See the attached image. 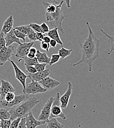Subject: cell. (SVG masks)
<instances>
[{"label": "cell", "instance_id": "ee69618b", "mask_svg": "<svg viewBox=\"0 0 114 128\" xmlns=\"http://www.w3.org/2000/svg\"><path fill=\"white\" fill-rule=\"evenodd\" d=\"M0 128H1V120H0Z\"/></svg>", "mask_w": 114, "mask_h": 128}, {"label": "cell", "instance_id": "277c9868", "mask_svg": "<svg viewBox=\"0 0 114 128\" xmlns=\"http://www.w3.org/2000/svg\"><path fill=\"white\" fill-rule=\"evenodd\" d=\"M60 95L57 93L54 97V100L51 106L50 119L53 118H61L63 120H65L66 117L62 110L61 102L60 101Z\"/></svg>", "mask_w": 114, "mask_h": 128}, {"label": "cell", "instance_id": "44dd1931", "mask_svg": "<svg viewBox=\"0 0 114 128\" xmlns=\"http://www.w3.org/2000/svg\"><path fill=\"white\" fill-rule=\"evenodd\" d=\"M72 51V49H67L62 46V48L58 50V54L62 59H64L71 54Z\"/></svg>", "mask_w": 114, "mask_h": 128}, {"label": "cell", "instance_id": "7bdbcfd3", "mask_svg": "<svg viewBox=\"0 0 114 128\" xmlns=\"http://www.w3.org/2000/svg\"><path fill=\"white\" fill-rule=\"evenodd\" d=\"M70 1H71V0H61V2H65V4L68 8H70L71 6V4H70Z\"/></svg>", "mask_w": 114, "mask_h": 128}, {"label": "cell", "instance_id": "5b68a950", "mask_svg": "<svg viewBox=\"0 0 114 128\" xmlns=\"http://www.w3.org/2000/svg\"><path fill=\"white\" fill-rule=\"evenodd\" d=\"M29 98V95L23 93V94H20L15 96L14 100L10 102H7L4 100H0V108H4L9 110L16 107L17 106L19 105L23 102L28 99Z\"/></svg>", "mask_w": 114, "mask_h": 128}, {"label": "cell", "instance_id": "9a60e30c", "mask_svg": "<svg viewBox=\"0 0 114 128\" xmlns=\"http://www.w3.org/2000/svg\"><path fill=\"white\" fill-rule=\"evenodd\" d=\"M51 71L49 68L45 69L44 70L41 72H37L35 74H28V78L31 80H33L37 82H39L43 80L45 78L49 76L50 74Z\"/></svg>", "mask_w": 114, "mask_h": 128}, {"label": "cell", "instance_id": "d6986e66", "mask_svg": "<svg viewBox=\"0 0 114 128\" xmlns=\"http://www.w3.org/2000/svg\"><path fill=\"white\" fill-rule=\"evenodd\" d=\"M35 57L37 59L38 62L39 63H45L47 64H50V58L45 52H41L39 50H37Z\"/></svg>", "mask_w": 114, "mask_h": 128}, {"label": "cell", "instance_id": "4fadbf2b", "mask_svg": "<svg viewBox=\"0 0 114 128\" xmlns=\"http://www.w3.org/2000/svg\"><path fill=\"white\" fill-rule=\"evenodd\" d=\"M39 83L47 91L52 90L60 84V82L59 80L52 78L49 76L40 81Z\"/></svg>", "mask_w": 114, "mask_h": 128}, {"label": "cell", "instance_id": "74e56055", "mask_svg": "<svg viewBox=\"0 0 114 128\" xmlns=\"http://www.w3.org/2000/svg\"><path fill=\"white\" fill-rule=\"evenodd\" d=\"M40 48L44 50H45L46 51H49V48H50V46L49 43H46L43 42H41L40 44Z\"/></svg>", "mask_w": 114, "mask_h": 128}, {"label": "cell", "instance_id": "ffe728a7", "mask_svg": "<svg viewBox=\"0 0 114 128\" xmlns=\"http://www.w3.org/2000/svg\"><path fill=\"white\" fill-rule=\"evenodd\" d=\"M46 123L47 128H64V125L59 122L56 118H53L48 119Z\"/></svg>", "mask_w": 114, "mask_h": 128}, {"label": "cell", "instance_id": "83f0119b", "mask_svg": "<svg viewBox=\"0 0 114 128\" xmlns=\"http://www.w3.org/2000/svg\"><path fill=\"white\" fill-rule=\"evenodd\" d=\"M13 32H14L15 35L18 38H19V39H20H20H22V40L24 41V42H25L26 38L27 37V35L24 34L22 33V32L19 31V30H16V29H14V28L13 29Z\"/></svg>", "mask_w": 114, "mask_h": 128}, {"label": "cell", "instance_id": "ac0fdd59", "mask_svg": "<svg viewBox=\"0 0 114 128\" xmlns=\"http://www.w3.org/2000/svg\"><path fill=\"white\" fill-rule=\"evenodd\" d=\"M58 31L59 29L58 28H54L53 29L49 30V32H47V36L51 38V39L56 40L58 44L63 46V42L60 38Z\"/></svg>", "mask_w": 114, "mask_h": 128}, {"label": "cell", "instance_id": "f1b7e54d", "mask_svg": "<svg viewBox=\"0 0 114 128\" xmlns=\"http://www.w3.org/2000/svg\"><path fill=\"white\" fill-rule=\"evenodd\" d=\"M27 36L31 42L36 41V32L34 31L32 29L30 30Z\"/></svg>", "mask_w": 114, "mask_h": 128}, {"label": "cell", "instance_id": "8fae6325", "mask_svg": "<svg viewBox=\"0 0 114 128\" xmlns=\"http://www.w3.org/2000/svg\"><path fill=\"white\" fill-rule=\"evenodd\" d=\"M26 125L27 128H36L37 126L44 125L46 121H39L35 118L33 113L29 112L25 117Z\"/></svg>", "mask_w": 114, "mask_h": 128}, {"label": "cell", "instance_id": "4316f807", "mask_svg": "<svg viewBox=\"0 0 114 128\" xmlns=\"http://www.w3.org/2000/svg\"><path fill=\"white\" fill-rule=\"evenodd\" d=\"M15 97V95L14 94V92H8L5 95L3 100L7 102H10L14 100Z\"/></svg>", "mask_w": 114, "mask_h": 128}, {"label": "cell", "instance_id": "f35d334b", "mask_svg": "<svg viewBox=\"0 0 114 128\" xmlns=\"http://www.w3.org/2000/svg\"><path fill=\"white\" fill-rule=\"evenodd\" d=\"M17 128H27L26 125V119L25 117L22 118L19 123V125Z\"/></svg>", "mask_w": 114, "mask_h": 128}, {"label": "cell", "instance_id": "e0dca14e", "mask_svg": "<svg viewBox=\"0 0 114 128\" xmlns=\"http://www.w3.org/2000/svg\"><path fill=\"white\" fill-rule=\"evenodd\" d=\"M14 24L13 17L11 15L9 16L4 22L1 32H2L4 34L9 32L13 29V26Z\"/></svg>", "mask_w": 114, "mask_h": 128}, {"label": "cell", "instance_id": "b9f144b4", "mask_svg": "<svg viewBox=\"0 0 114 128\" xmlns=\"http://www.w3.org/2000/svg\"><path fill=\"white\" fill-rule=\"evenodd\" d=\"M50 40H51V38L49 36H48L47 35V36L45 35L44 36L42 42H46V43H49V44Z\"/></svg>", "mask_w": 114, "mask_h": 128}, {"label": "cell", "instance_id": "3957f363", "mask_svg": "<svg viewBox=\"0 0 114 128\" xmlns=\"http://www.w3.org/2000/svg\"><path fill=\"white\" fill-rule=\"evenodd\" d=\"M63 2H59L56 10L52 12H45V18L50 25L54 28H58L62 33H64L62 24L65 19V16L62 10V5Z\"/></svg>", "mask_w": 114, "mask_h": 128}, {"label": "cell", "instance_id": "f546056e", "mask_svg": "<svg viewBox=\"0 0 114 128\" xmlns=\"http://www.w3.org/2000/svg\"><path fill=\"white\" fill-rule=\"evenodd\" d=\"M29 25H30L31 28L33 29L34 31L37 32H43L41 30L40 26L39 25H38V24H36L35 23H30Z\"/></svg>", "mask_w": 114, "mask_h": 128}, {"label": "cell", "instance_id": "60d3db41", "mask_svg": "<svg viewBox=\"0 0 114 128\" xmlns=\"http://www.w3.org/2000/svg\"><path fill=\"white\" fill-rule=\"evenodd\" d=\"M49 44H50V47H52V48H55L58 44V42H57L56 40H53V39H51Z\"/></svg>", "mask_w": 114, "mask_h": 128}, {"label": "cell", "instance_id": "52a82bcc", "mask_svg": "<svg viewBox=\"0 0 114 128\" xmlns=\"http://www.w3.org/2000/svg\"><path fill=\"white\" fill-rule=\"evenodd\" d=\"M34 44V42H29L22 43L17 47L16 49L15 57L20 60H18L19 62L21 60H23L24 58L27 57V55L30 49L32 48Z\"/></svg>", "mask_w": 114, "mask_h": 128}, {"label": "cell", "instance_id": "2e32d148", "mask_svg": "<svg viewBox=\"0 0 114 128\" xmlns=\"http://www.w3.org/2000/svg\"><path fill=\"white\" fill-rule=\"evenodd\" d=\"M5 40L6 42V46H11L13 43H16L18 44H22L20 40V39L15 35L13 29L5 34Z\"/></svg>", "mask_w": 114, "mask_h": 128}, {"label": "cell", "instance_id": "5bb4252c", "mask_svg": "<svg viewBox=\"0 0 114 128\" xmlns=\"http://www.w3.org/2000/svg\"><path fill=\"white\" fill-rule=\"evenodd\" d=\"M72 84L70 82H68L67 88L63 95L60 96V101L62 108H66L69 103L70 96L72 93Z\"/></svg>", "mask_w": 114, "mask_h": 128}, {"label": "cell", "instance_id": "7402d4cb", "mask_svg": "<svg viewBox=\"0 0 114 128\" xmlns=\"http://www.w3.org/2000/svg\"><path fill=\"white\" fill-rule=\"evenodd\" d=\"M100 31L108 38V39L109 40L110 44V49L109 52L108 53V54L110 55L113 51H114V36H111L109 35L108 34L104 32V30H102V29H100Z\"/></svg>", "mask_w": 114, "mask_h": 128}, {"label": "cell", "instance_id": "e575fe53", "mask_svg": "<svg viewBox=\"0 0 114 128\" xmlns=\"http://www.w3.org/2000/svg\"><path fill=\"white\" fill-rule=\"evenodd\" d=\"M25 65L26 70L27 72L29 74H35V72H37V70L34 66H29L25 64Z\"/></svg>", "mask_w": 114, "mask_h": 128}, {"label": "cell", "instance_id": "ba28073f", "mask_svg": "<svg viewBox=\"0 0 114 128\" xmlns=\"http://www.w3.org/2000/svg\"><path fill=\"white\" fill-rule=\"evenodd\" d=\"M15 51L14 46H5L0 50V65L2 66L9 61Z\"/></svg>", "mask_w": 114, "mask_h": 128}, {"label": "cell", "instance_id": "d590c367", "mask_svg": "<svg viewBox=\"0 0 114 128\" xmlns=\"http://www.w3.org/2000/svg\"><path fill=\"white\" fill-rule=\"evenodd\" d=\"M21 118H17L16 119L12 120L10 124V128H17L19 123L20 122Z\"/></svg>", "mask_w": 114, "mask_h": 128}, {"label": "cell", "instance_id": "1f68e13d", "mask_svg": "<svg viewBox=\"0 0 114 128\" xmlns=\"http://www.w3.org/2000/svg\"><path fill=\"white\" fill-rule=\"evenodd\" d=\"M6 46V42L5 40V34L2 32H0V50Z\"/></svg>", "mask_w": 114, "mask_h": 128}, {"label": "cell", "instance_id": "cb8c5ba5", "mask_svg": "<svg viewBox=\"0 0 114 128\" xmlns=\"http://www.w3.org/2000/svg\"><path fill=\"white\" fill-rule=\"evenodd\" d=\"M14 29L19 30V31L22 32L24 34L27 35L30 30L32 29L30 26V25H22L19 26H17L14 28Z\"/></svg>", "mask_w": 114, "mask_h": 128}, {"label": "cell", "instance_id": "d4e9b609", "mask_svg": "<svg viewBox=\"0 0 114 128\" xmlns=\"http://www.w3.org/2000/svg\"><path fill=\"white\" fill-rule=\"evenodd\" d=\"M25 62V64L29 65V66H34L35 64L38 63V61L36 57L33 58H30L27 57H26L23 59Z\"/></svg>", "mask_w": 114, "mask_h": 128}, {"label": "cell", "instance_id": "484cf974", "mask_svg": "<svg viewBox=\"0 0 114 128\" xmlns=\"http://www.w3.org/2000/svg\"><path fill=\"white\" fill-rule=\"evenodd\" d=\"M60 56L59 54H53L51 55V57L50 58V61L49 65L51 66L53 64H56L58 63L60 60Z\"/></svg>", "mask_w": 114, "mask_h": 128}, {"label": "cell", "instance_id": "ab89813d", "mask_svg": "<svg viewBox=\"0 0 114 128\" xmlns=\"http://www.w3.org/2000/svg\"><path fill=\"white\" fill-rule=\"evenodd\" d=\"M46 34L43 32H36V40L42 42L44 36Z\"/></svg>", "mask_w": 114, "mask_h": 128}, {"label": "cell", "instance_id": "d6a6232c", "mask_svg": "<svg viewBox=\"0 0 114 128\" xmlns=\"http://www.w3.org/2000/svg\"><path fill=\"white\" fill-rule=\"evenodd\" d=\"M11 121L10 119L1 120V128H10Z\"/></svg>", "mask_w": 114, "mask_h": 128}, {"label": "cell", "instance_id": "603a6c76", "mask_svg": "<svg viewBox=\"0 0 114 128\" xmlns=\"http://www.w3.org/2000/svg\"><path fill=\"white\" fill-rule=\"evenodd\" d=\"M10 113L8 110L0 108V120H8L10 119Z\"/></svg>", "mask_w": 114, "mask_h": 128}, {"label": "cell", "instance_id": "7c38bea8", "mask_svg": "<svg viewBox=\"0 0 114 128\" xmlns=\"http://www.w3.org/2000/svg\"><path fill=\"white\" fill-rule=\"evenodd\" d=\"M16 91L15 89L13 86L9 83L7 80H0V96L1 100H3L5 95L9 92H15Z\"/></svg>", "mask_w": 114, "mask_h": 128}, {"label": "cell", "instance_id": "30bf717a", "mask_svg": "<svg viewBox=\"0 0 114 128\" xmlns=\"http://www.w3.org/2000/svg\"><path fill=\"white\" fill-rule=\"evenodd\" d=\"M11 64H12L14 72H15V77L17 80H18L20 83L23 86V90H24L26 87V79L28 78V76L27 74H26L22 70L17 66L16 63L12 60H10L9 61Z\"/></svg>", "mask_w": 114, "mask_h": 128}, {"label": "cell", "instance_id": "9c48e42d", "mask_svg": "<svg viewBox=\"0 0 114 128\" xmlns=\"http://www.w3.org/2000/svg\"><path fill=\"white\" fill-rule=\"evenodd\" d=\"M54 100V98H50L43 106L40 113L38 116V120L46 121L48 119H49L50 116L51 106Z\"/></svg>", "mask_w": 114, "mask_h": 128}, {"label": "cell", "instance_id": "8d00e7d4", "mask_svg": "<svg viewBox=\"0 0 114 128\" xmlns=\"http://www.w3.org/2000/svg\"><path fill=\"white\" fill-rule=\"evenodd\" d=\"M40 26L42 31L44 34L46 33V32L47 33L48 32H49V31L50 30L49 26L46 23H45V22L42 23L41 24V25H40Z\"/></svg>", "mask_w": 114, "mask_h": 128}, {"label": "cell", "instance_id": "8992f818", "mask_svg": "<svg viewBox=\"0 0 114 128\" xmlns=\"http://www.w3.org/2000/svg\"><path fill=\"white\" fill-rule=\"evenodd\" d=\"M46 91L47 90L42 86L39 82L33 80H32L31 83L26 84L25 88L23 90V93L28 95L43 93Z\"/></svg>", "mask_w": 114, "mask_h": 128}, {"label": "cell", "instance_id": "7a4b0ae2", "mask_svg": "<svg viewBox=\"0 0 114 128\" xmlns=\"http://www.w3.org/2000/svg\"><path fill=\"white\" fill-rule=\"evenodd\" d=\"M40 102V100L34 96L29 97L16 107L9 110L11 115L10 119L12 121L17 118L25 117Z\"/></svg>", "mask_w": 114, "mask_h": 128}, {"label": "cell", "instance_id": "836d02e7", "mask_svg": "<svg viewBox=\"0 0 114 128\" xmlns=\"http://www.w3.org/2000/svg\"><path fill=\"white\" fill-rule=\"evenodd\" d=\"M37 51V50L35 48H31L27 55V57L30 58H33L35 57V55L36 54Z\"/></svg>", "mask_w": 114, "mask_h": 128}, {"label": "cell", "instance_id": "4dcf8cb0", "mask_svg": "<svg viewBox=\"0 0 114 128\" xmlns=\"http://www.w3.org/2000/svg\"><path fill=\"white\" fill-rule=\"evenodd\" d=\"M47 64L45 63H38L35 64L34 66L37 72H41L44 70L46 69Z\"/></svg>", "mask_w": 114, "mask_h": 128}, {"label": "cell", "instance_id": "6da1fadb", "mask_svg": "<svg viewBox=\"0 0 114 128\" xmlns=\"http://www.w3.org/2000/svg\"><path fill=\"white\" fill-rule=\"evenodd\" d=\"M86 25L89 30L88 36L79 42L81 50V58L78 62L73 64V66L85 63L88 65L89 71L92 72L94 62L100 57V40L93 31L89 22H86Z\"/></svg>", "mask_w": 114, "mask_h": 128}]
</instances>
